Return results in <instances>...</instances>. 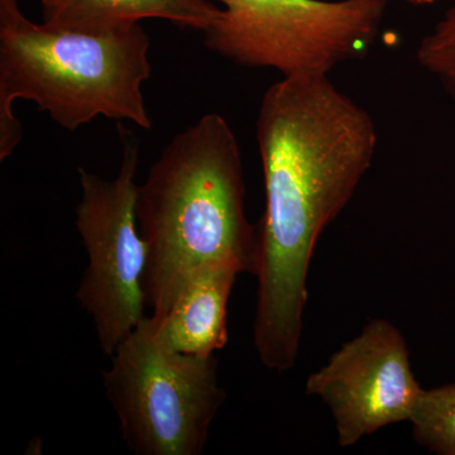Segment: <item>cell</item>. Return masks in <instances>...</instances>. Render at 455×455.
Returning <instances> with one entry per match:
<instances>
[{
  "instance_id": "3",
  "label": "cell",
  "mask_w": 455,
  "mask_h": 455,
  "mask_svg": "<svg viewBox=\"0 0 455 455\" xmlns=\"http://www.w3.org/2000/svg\"><path fill=\"white\" fill-rule=\"evenodd\" d=\"M149 37L140 23L106 33L68 31L23 16L0 0V160L13 155L23 128L18 99L76 131L97 116L152 127L142 85L151 76Z\"/></svg>"
},
{
  "instance_id": "10",
  "label": "cell",
  "mask_w": 455,
  "mask_h": 455,
  "mask_svg": "<svg viewBox=\"0 0 455 455\" xmlns=\"http://www.w3.org/2000/svg\"><path fill=\"white\" fill-rule=\"evenodd\" d=\"M412 436L438 455H455V383L423 390L410 418Z\"/></svg>"
},
{
  "instance_id": "1",
  "label": "cell",
  "mask_w": 455,
  "mask_h": 455,
  "mask_svg": "<svg viewBox=\"0 0 455 455\" xmlns=\"http://www.w3.org/2000/svg\"><path fill=\"white\" fill-rule=\"evenodd\" d=\"M256 137L266 204L257 226L254 348L263 366L286 372L300 350L317 241L372 166L379 137L372 116L326 75L269 86Z\"/></svg>"
},
{
  "instance_id": "12",
  "label": "cell",
  "mask_w": 455,
  "mask_h": 455,
  "mask_svg": "<svg viewBox=\"0 0 455 455\" xmlns=\"http://www.w3.org/2000/svg\"><path fill=\"white\" fill-rule=\"evenodd\" d=\"M44 5V20H49L61 7L62 0H41Z\"/></svg>"
},
{
  "instance_id": "4",
  "label": "cell",
  "mask_w": 455,
  "mask_h": 455,
  "mask_svg": "<svg viewBox=\"0 0 455 455\" xmlns=\"http://www.w3.org/2000/svg\"><path fill=\"white\" fill-rule=\"evenodd\" d=\"M103 372L123 440L136 455H200L227 394L214 355L179 352L154 317L119 344Z\"/></svg>"
},
{
  "instance_id": "7",
  "label": "cell",
  "mask_w": 455,
  "mask_h": 455,
  "mask_svg": "<svg viewBox=\"0 0 455 455\" xmlns=\"http://www.w3.org/2000/svg\"><path fill=\"white\" fill-rule=\"evenodd\" d=\"M307 394L331 410L338 444L349 448L390 425L410 421L424 388L405 338L385 319H374L310 374Z\"/></svg>"
},
{
  "instance_id": "11",
  "label": "cell",
  "mask_w": 455,
  "mask_h": 455,
  "mask_svg": "<svg viewBox=\"0 0 455 455\" xmlns=\"http://www.w3.org/2000/svg\"><path fill=\"white\" fill-rule=\"evenodd\" d=\"M416 59L455 101V5L420 41Z\"/></svg>"
},
{
  "instance_id": "2",
  "label": "cell",
  "mask_w": 455,
  "mask_h": 455,
  "mask_svg": "<svg viewBox=\"0 0 455 455\" xmlns=\"http://www.w3.org/2000/svg\"><path fill=\"white\" fill-rule=\"evenodd\" d=\"M243 163L229 123L205 114L180 132L137 188L136 217L146 242V305L163 320L185 283L211 263L259 267V228L244 211Z\"/></svg>"
},
{
  "instance_id": "5",
  "label": "cell",
  "mask_w": 455,
  "mask_h": 455,
  "mask_svg": "<svg viewBox=\"0 0 455 455\" xmlns=\"http://www.w3.org/2000/svg\"><path fill=\"white\" fill-rule=\"evenodd\" d=\"M206 31L212 52L283 77L326 75L376 44L388 0H218Z\"/></svg>"
},
{
  "instance_id": "8",
  "label": "cell",
  "mask_w": 455,
  "mask_h": 455,
  "mask_svg": "<svg viewBox=\"0 0 455 455\" xmlns=\"http://www.w3.org/2000/svg\"><path fill=\"white\" fill-rule=\"evenodd\" d=\"M239 274L241 269L233 263H211L185 283L169 313L157 320L161 333L173 349L212 355L226 347L228 302Z\"/></svg>"
},
{
  "instance_id": "9",
  "label": "cell",
  "mask_w": 455,
  "mask_h": 455,
  "mask_svg": "<svg viewBox=\"0 0 455 455\" xmlns=\"http://www.w3.org/2000/svg\"><path fill=\"white\" fill-rule=\"evenodd\" d=\"M220 16L221 9L211 0H62L44 23L68 31L106 33L158 18L204 32Z\"/></svg>"
},
{
  "instance_id": "13",
  "label": "cell",
  "mask_w": 455,
  "mask_h": 455,
  "mask_svg": "<svg viewBox=\"0 0 455 455\" xmlns=\"http://www.w3.org/2000/svg\"><path fill=\"white\" fill-rule=\"evenodd\" d=\"M405 2L414 5H429L433 4V3L436 2V0H405Z\"/></svg>"
},
{
  "instance_id": "6",
  "label": "cell",
  "mask_w": 455,
  "mask_h": 455,
  "mask_svg": "<svg viewBox=\"0 0 455 455\" xmlns=\"http://www.w3.org/2000/svg\"><path fill=\"white\" fill-rule=\"evenodd\" d=\"M119 128L123 155L118 175L104 180L80 167L82 200L76 208V229L88 254L76 300L92 316L108 355L146 317L143 274L148 250L136 217L140 145L130 131Z\"/></svg>"
}]
</instances>
